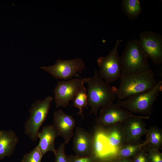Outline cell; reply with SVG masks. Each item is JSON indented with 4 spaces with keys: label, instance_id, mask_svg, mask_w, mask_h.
<instances>
[{
    "label": "cell",
    "instance_id": "1",
    "mask_svg": "<svg viewBox=\"0 0 162 162\" xmlns=\"http://www.w3.org/2000/svg\"><path fill=\"white\" fill-rule=\"evenodd\" d=\"M86 81L88 105L90 108L88 114L93 113L97 117L100 108L112 103L115 100L117 88L102 79L96 69L93 76L86 78Z\"/></svg>",
    "mask_w": 162,
    "mask_h": 162
},
{
    "label": "cell",
    "instance_id": "2",
    "mask_svg": "<svg viewBox=\"0 0 162 162\" xmlns=\"http://www.w3.org/2000/svg\"><path fill=\"white\" fill-rule=\"evenodd\" d=\"M147 59L138 40H129L120 58L121 76L140 74L149 71L151 69Z\"/></svg>",
    "mask_w": 162,
    "mask_h": 162
},
{
    "label": "cell",
    "instance_id": "3",
    "mask_svg": "<svg viewBox=\"0 0 162 162\" xmlns=\"http://www.w3.org/2000/svg\"><path fill=\"white\" fill-rule=\"evenodd\" d=\"M120 79L116 96L120 100L149 91L155 86L158 82L151 69L140 74L121 76Z\"/></svg>",
    "mask_w": 162,
    "mask_h": 162
},
{
    "label": "cell",
    "instance_id": "4",
    "mask_svg": "<svg viewBox=\"0 0 162 162\" xmlns=\"http://www.w3.org/2000/svg\"><path fill=\"white\" fill-rule=\"evenodd\" d=\"M162 90V81L157 82L151 90L130 96L123 100H118L116 104L131 113L144 116L151 115L154 102Z\"/></svg>",
    "mask_w": 162,
    "mask_h": 162
},
{
    "label": "cell",
    "instance_id": "5",
    "mask_svg": "<svg viewBox=\"0 0 162 162\" xmlns=\"http://www.w3.org/2000/svg\"><path fill=\"white\" fill-rule=\"evenodd\" d=\"M53 98L48 96L33 103L28 110L29 116L24 125V133L32 141L38 139L39 129L45 121Z\"/></svg>",
    "mask_w": 162,
    "mask_h": 162
},
{
    "label": "cell",
    "instance_id": "6",
    "mask_svg": "<svg viewBox=\"0 0 162 162\" xmlns=\"http://www.w3.org/2000/svg\"><path fill=\"white\" fill-rule=\"evenodd\" d=\"M122 40H117L114 47L105 57H100L97 60L100 67L98 73L100 77L109 83L120 79L121 68L118 48Z\"/></svg>",
    "mask_w": 162,
    "mask_h": 162
},
{
    "label": "cell",
    "instance_id": "7",
    "mask_svg": "<svg viewBox=\"0 0 162 162\" xmlns=\"http://www.w3.org/2000/svg\"><path fill=\"white\" fill-rule=\"evenodd\" d=\"M86 78H75L57 82L54 90L56 108L67 107L79 90L86 83Z\"/></svg>",
    "mask_w": 162,
    "mask_h": 162
},
{
    "label": "cell",
    "instance_id": "8",
    "mask_svg": "<svg viewBox=\"0 0 162 162\" xmlns=\"http://www.w3.org/2000/svg\"><path fill=\"white\" fill-rule=\"evenodd\" d=\"M85 65L81 58L64 60L58 59L53 65L43 66L41 68L56 79L66 80L78 75L85 69Z\"/></svg>",
    "mask_w": 162,
    "mask_h": 162
},
{
    "label": "cell",
    "instance_id": "9",
    "mask_svg": "<svg viewBox=\"0 0 162 162\" xmlns=\"http://www.w3.org/2000/svg\"><path fill=\"white\" fill-rule=\"evenodd\" d=\"M141 50L147 58L155 64L162 63V36L152 31H145L140 33L138 40Z\"/></svg>",
    "mask_w": 162,
    "mask_h": 162
},
{
    "label": "cell",
    "instance_id": "10",
    "mask_svg": "<svg viewBox=\"0 0 162 162\" xmlns=\"http://www.w3.org/2000/svg\"><path fill=\"white\" fill-rule=\"evenodd\" d=\"M141 116L134 115L112 103L101 108L99 115L96 120L98 126L105 127L117 123H122L130 118Z\"/></svg>",
    "mask_w": 162,
    "mask_h": 162
},
{
    "label": "cell",
    "instance_id": "11",
    "mask_svg": "<svg viewBox=\"0 0 162 162\" xmlns=\"http://www.w3.org/2000/svg\"><path fill=\"white\" fill-rule=\"evenodd\" d=\"M149 118L148 116L130 118L122 123L127 143L137 144L143 142H142L141 138L146 134L147 130L143 120Z\"/></svg>",
    "mask_w": 162,
    "mask_h": 162
},
{
    "label": "cell",
    "instance_id": "12",
    "mask_svg": "<svg viewBox=\"0 0 162 162\" xmlns=\"http://www.w3.org/2000/svg\"><path fill=\"white\" fill-rule=\"evenodd\" d=\"M52 124L58 136L62 137L66 144L68 143L74 135L76 122L72 116L60 109L54 112Z\"/></svg>",
    "mask_w": 162,
    "mask_h": 162
},
{
    "label": "cell",
    "instance_id": "13",
    "mask_svg": "<svg viewBox=\"0 0 162 162\" xmlns=\"http://www.w3.org/2000/svg\"><path fill=\"white\" fill-rule=\"evenodd\" d=\"M94 136L83 128H76L73 136V149L75 155L80 157L90 156L93 153Z\"/></svg>",
    "mask_w": 162,
    "mask_h": 162
},
{
    "label": "cell",
    "instance_id": "14",
    "mask_svg": "<svg viewBox=\"0 0 162 162\" xmlns=\"http://www.w3.org/2000/svg\"><path fill=\"white\" fill-rule=\"evenodd\" d=\"M98 127V129L105 137L108 145L116 152L127 143L122 123H117L105 127Z\"/></svg>",
    "mask_w": 162,
    "mask_h": 162
},
{
    "label": "cell",
    "instance_id": "15",
    "mask_svg": "<svg viewBox=\"0 0 162 162\" xmlns=\"http://www.w3.org/2000/svg\"><path fill=\"white\" fill-rule=\"evenodd\" d=\"M58 136L57 132L52 124L43 126L39 131L38 137L39 140L37 146L43 156L49 152L55 153L56 149L55 146V142Z\"/></svg>",
    "mask_w": 162,
    "mask_h": 162
},
{
    "label": "cell",
    "instance_id": "16",
    "mask_svg": "<svg viewBox=\"0 0 162 162\" xmlns=\"http://www.w3.org/2000/svg\"><path fill=\"white\" fill-rule=\"evenodd\" d=\"M19 140L18 136L13 130H0V160L14 154Z\"/></svg>",
    "mask_w": 162,
    "mask_h": 162
},
{
    "label": "cell",
    "instance_id": "17",
    "mask_svg": "<svg viewBox=\"0 0 162 162\" xmlns=\"http://www.w3.org/2000/svg\"><path fill=\"white\" fill-rule=\"evenodd\" d=\"M146 138L142 143L147 147L159 150L162 146V130L156 126L147 129Z\"/></svg>",
    "mask_w": 162,
    "mask_h": 162
},
{
    "label": "cell",
    "instance_id": "18",
    "mask_svg": "<svg viewBox=\"0 0 162 162\" xmlns=\"http://www.w3.org/2000/svg\"><path fill=\"white\" fill-rule=\"evenodd\" d=\"M121 7L124 14L129 18H137L142 12V8L138 0H122Z\"/></svg>",
    "mask_w": 162,
    "mask_h": 162
},
{
    "label": "cell",
    "instance_id": "19",
    "mask_svg": "<svg viewBox=\"0 0 162 162\" xmlns=\"http://www.w3.org/2000/svg\"><path fill=\"white\" fill-rule=\"evenodd\" d=\"M73 101L74 106L79 110L77 115L80 116L82 119L84 117L83 108L87 107L88 105L87 90L84 86L78 92Z\"/></svg>",
    "mask_w": 162,
    "mask_h": 162
},
{
    "label": "cell",
    "instance_id": "20",
    "mask_svg": "<svg viewBox=\"0 0 162 162\" xmlns=\"http://www.w3.org/2000/svg\"><path fill=\"white\" fill-rule=\"evenodd\" d=\"M144 146L142 142L137 144L127 143L117 151L115 156L130 158Z\"/></svg>",
    "mask_w": 162,
    "mask_h": 162
},
{
    "label": "cell",
    "instance_id": "21",
    "mask_svg": "<svg viewBox=\"0 0 162 162\" xmlns=\"http://www.w3.org/2000/svg\"><path fill=\"white\" fill-rule=\"evenodd\" d=\"M43 157L40 150L36 146L23 155L21 162H41Z\"/></svg>",
    "mask_w": 162,
    "mask_h": 162
},
{
    "label": "cell",
    "instance_id": "22",
    "mask_svg": "<svg viewBox=\"0 0 162 162\" xmlns=\"http://www.w3.org/2000/svg\"><path fill=\"white\" fill-rule=\"evenodd\" d=\"M65 144L64 142L56 149L54 154L55 162H69V156L66 154L65 151Z\"/></svg>",
    "mask_w": 162,
    "mask_h": 162
},
{
    "label": "cell",
    "instance_id": "23",
    "mask_svg": "<svg viewBox=\"0 0 162 162\" xmlns=\"http://www.w3.org/2000/svg\"><path fill=\"white\" fill-rule=\"evenodd\" d=\"M132 162H150L145 146L130 158Z\"/></svg>",
    "mask_w": 162,
    "mask_h": 162
},
{
    "label": "cell",
    "instance_id": "24",
    "mask_svg": "<svg viewBox=\"0 0 162 162\" xmlns=\"http://www.w3.org/2000/svg\"><path fill=\"white\" fill-rule=\"evenodd\" d=\"M69 158V162H96L98 158L94 154L84 157H80L71 154Z\"/></svg>",
    "mask_w": 162,
    "mask_h": 162
},
{
    "label": "cell",
    "instance_id": "25",
    "mask_svg": "<svg viewBox=\"0 0 162 162\" xmlns=\"http://www.w3.org/2000/svg\"><path fill=\"white\" fill-rule=\"evenodd\" d=\"M146 147L150 162H162V154L159 150Z\"/></svg>",
    "mask_w": 162,
    "mask_h": 162
},
{
    "label": "cell",
    "instance_id": "26",
    "mask_svg": "<svg viewBox=\"0 0 162 162\" xmlns=\"http://www.w3.org/2000/svg\"><path fill=\"white\" fill-rule=\"evenodd\" d=\"M111 162H132L130 158L119 157L115 156L110 158Z\"/></svg>",
    "mask_w": 162,
    "mask_h": 162
},
{
    "label": "cell",
    "instance_id": "27",
    "mask_svg": "<svg viewBox=\"0 0 162 162\" xmlns=\"http://www.w3.org/2000/svg\"><path fill=\"white\" fill-rule=\"evenodd\" d=\"M96 162H111L110 158H98Z\"/></svg>",
    "mask_w": 162,
    "mask_h": 162
}]
</instances>
